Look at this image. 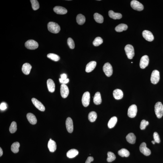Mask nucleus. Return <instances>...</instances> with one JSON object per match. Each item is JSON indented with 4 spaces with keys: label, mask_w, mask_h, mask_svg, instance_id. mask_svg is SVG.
I'll use <instances>...</instances> for the list:
<instances>
[{
    "label": "nucleus",
    "mask_w": 163,
    "mask_h": 163,
    "mask_svg": "<svg viewBox=\"0 0 163 163\" xmlns=\"http://www.w3.org/2000/svg\"><path fill=\"white\" fill-rule=\"evenodd\" d=\"M48 58L51 59L54 61H57L60 59V57L55 54L50 53L48 54L47 56Z\"/></svg>",
    "instance_id": "obj_34"
},
{
    "label": "nucleus",
    "mask_w": 163,
    "mask_h": 163,
    "mask_svg": "<svg viewBox=\"0 0 163 163\" xmlns=\"http://www.w3.org/2000/svg\"><path fill=\"white\" fill-rule=\"evenodd\" d=\"M94 19L97 23H102L103 22L104 18L102 15L99 13H96L94 15Z\"/></svg>",
    "instance_id": "obj_33"
},
{
    "label": "nucleus",
    "mask_w": 163,
    "mask_h": 163,
    "mask_svg": "<svg viewBox=\"0 0 163 163\" xmlns=\"http://www.w3.org/2000/svg\"><path fill=\"white\" fill-rule=\"evenodd\" d=\"M97 113L95 111H91L88 114V119L90 122H94L97 119Z\"/></svg>",
    "instance_id": "obj_32"
},
{
    "label": "nucleus",
    "mask_w": 163,
    "mask_h": 163,
    "mask_svg": "<svg viewBox=\"0 0 163 163\" xmlns=\"http://www.w3.org/2000/svg\"><path fill=\"white\" fill-rule=\"evenodd\" d=\"M94 160V158L91 156L88 157L85 163H91V162Z\"/></svg>",
    "instance_id": "obj_43"
},
{
    "label": "nucleus",
    "mask_w": 163,
    "mask_h": 163,
    "mask_svg": "<svg viewBox=\"0 0 163 163\" xmlns=\"http://www.w3.org/2000/svg\"><path fill=\"white\" fill-rule=\"evenodd\" d=\"M53 10L54 11L58 14L64 15L67 12L66 8L60 6H56L54 8Z\"/></svg>",
    "instance_id": "obj_16"
},
{
    "label": "nucleus",
    "mask_w": 163,
    "mask_h": 163,
    "mask_svg": "<svg viewBox=\"0 0 163 163\" xmlns=\"http://www.w3.org/2000/svg\"><path fill=\"white\" fill-rule=\"evenodd\" d=\"M97 65V62L95 61H91L89 62L86 65V71L87 73L91 72L95 68Z\"/></svg>",
    "instance_id": "obj_19"
},
{
    "label": "nucleus",
    "mask_w": 163,
    "mask_h": 163,
    "mask_svg": "<svg viewBox=\"0 0 163 163\" xmlns=\"http://www.w3.org/2000/svg\"><path fill=\"white\" fill-rule=\"evenodd\" d=\"M126 139L129 143L133 144L135 143L136 137L134 133H130L127 136Z\"/></svg>",
    "instance_id": "obj_24"
},
{
    "label": "nucleus",
    "mask_w": 163,
    "mask_h": 163,
    "mask_svg": "<svg viewBox=\"0 0 163 163\" xmlns=\"http://www.w3.org/2000/svg\"><path fill=\"white\" fill-rule=\"evenodd\" d=\"M118 154L122 157H128L129 156L130 153L128 150L125 149H122L118 152Z\"/></svg>",
    "instance_id": "obj_29"
},
{
    "label": "nucleus",
    "mask_w": 163,
    "mask_h": 163,
    "mask_svg": "<svg viewBox=\"0 0 163 163\" xmlns=\"http://www.w3.org/2000/svg\"><path fill=\"white\" fill-rule=\"evenodd\" d=\"M67 44L70 48L71 49H74L75 48V43L72 38H69L68 39Z\"/></svg>",
    "instance_id": "obj_39"
},
{
    "label": "nucleus",
    "mask_w": 163,
    "mask_h": 163,
    "mask_svg": "<svg viewBox=\"0 0 163 163\" xmlns=\"http://www.w3.org/2000/svg\"><path fill=\"white\" fill-rule=\"evenodd\" d=\"M17 126L16 122H13L11 124L9 130L11 133H14L16 131Z\"/></svg>",
    "instance_id": "obj_38"
},
{
    "label": "nucleus",
    "mask_w": 163,
    "mask_h": 163,
    "mask_svg": "<svg viewBox=\"0 0 163 163\" xmlns=\"http://www.w3.org/2000/svg\"><path fill=\"white\" fill-rule=\"evenodd\" d=\"M153 137L154 141L155 142L157 143H159L160 142V139L158 133L156 132H155L153 133Z\"/></svg>",
    "instance_id": "obj_41"
},
{
    "label": "nucleus",
    "mask_w": 163,
    "mask_h": 163,
    "mask_svg": "<svg viewBox=\"0 0 163 163\" xmlns=\"http://www.w3.org/2000/svg\"><path fill=\"white\" fill-rule=\"evenodd\" d=\"M113 95L115 99L117 100H119L123 97V93L122 90L117 89L113 91Z\"/></svg>",
    "instance_id": "obj_20"
},
{
    "label": "nucleus",
    "mask_w": 163,
    "mask_h": 163,
    "mask_svg": "<svg viewBox=\"0 0 163 163\" xmlns=\"http://www.w3.org/2000/svg\"><path fill=\"white\" fill-rule=\"evenodd\" d=\"M149 61V60L148 56L144 55L141 57L139 63V66L141 69H144L148 66Z\"/></svg>",
    "instance_id": "obj_12"
},
{
    "label": "nucleus",
    "mask_w": 163,
    "mask_h": 163,
    "mask_svg": "<svg viewBox=\"0 0 163 163\" xmlns=\"http://www.w3.org/2000/svg\"><path fill=\"white\" fill-rule=\"evenodd\" d=\"M31 2L32 5V7L34 10H38L39 8V4L37 0H31Z\"/></svg>",
    "instance_id": "obj_36"
},
{
    "label": "nucleus",
    "mask_w": 163,
    "mask_h": 163,
    "mask_svg": "<svg viewBox=\"0 0 163 163\" xmlns=\"http://www.w3.org/2000/svg\"><path fill=\"white\" fill-rule=\"evenodd\" d=\"M128 28V26L126 24H121L116 26L115 28V30L118 32H121L123 31L127 30Z\"/></svg>",
    "instance_id": "obj_30"
},
{
    "label": "nucleus",
    "mask_w": 163,
    "mask_h": 163,
    "mask_svg": "<svg viewBox=\"0 0 163 163\" xmlns=\"http://www.w3.org/2000/svg\"><path fill=\"white\" fill-rule=\"evenodd\" d=\"M94 102L96 105H100L102 102V99L100 93L99 92H96L94 97Z\"/></svg>",
    "instance_id": "obj_25"
},
{
    "label": "nucleus",
    "mask_w": 163,
    "mask_h": 163,
    "mask_svg": "<svg viewBox=\"0 0 163 163\" xmlns=\"http://www.w3.org/2000/svg\"><path fill=\"white\" fill-rule=\"evenodd\" d=\"M103 69L107 77H110L112 75L113 71L112 66L109 63H107L104 65Z\"/></svg>",
    "instance_id": "obj_6"
},
{
    "label": "nucleus",
    "mask_w": 163,
    "mask_h": 163,
    "mask_svg": "<svg viewBox=\"0 0 163 163\" xmlns=\"http://www.w3.org/2000/svg\"><path fill=\"white\" fill-rule=\"evenodd\" d=\"M66 127L68 132L72 133L74 130L73 123L72 120L71 118L68 117L66 122Z\"/></svg>",
    "instance_id": "obj_14"
},
{
    "label": "nucleus",
    "mask_w": 163,
    "mask_h": 163,
    "mask_svg": "<svg viewBox=\"0 0 163 163\" xmlns=\"http://www.w3.org/2000/svg\"><path fill=\"white\" fill-rule=\"evenodd\" d=\"M149 124L148 121H146L145 120H143L141 122L140 128L142 130L145 129L146 127Z\"/></svg>",
    "instance_id": "obj_40"
},
{
    "label": "nucleus",
    "mask_w": 163,
    "mask_h": 163,
    "mask_svg": "<svg viewBox=\"0 0 163 163\" xmlns=\"http://www.w3.org/2000/svg\"><path fill=\"white\" fill-rule=\"evenodd\" d=\"M152 143H153V144H154L155 143V142L154 141H152Z\"/></svg>",
    "instance_id": "obj_47"
},
{
    "label": "nucleus",
    "mask_w": 163,
    "mask_h": 163,
    "mask_svg": "<svg viewBox=\"0 0 163 163\" xmlns=\"http://www.w3.org/2000/svg\"><path fill=\"white\" fill-rule=\"evenodd\" d=\"M48 146L49 151L51 152H54L56 150V144L55 141L52 140L51 139H50L48 142Z\"/></svg>",
    "instance_id": "obj_18"
},
{
    "label": "nucleus",
    "mask_w": 163,
    "mask_h": 163,
    "mask_svg": "<svg viewBox=\"0 0 163 163\" xmlns=\"http://www.w3.org/2000/svg\"><path fill=\"white\" fill-rule=\"evenodd\" d=\"M125 50L128 59H131L134 55V48L130 44H127L125 46Z\"/></svg>",
    "instance_id": "obj_3"
},
{
    "label": "nucleus",
    "mask_w": 163,
    "mask_h": 163,
    "mask_svg": "<svg viewBox=\"0 0 163 163\" xmlns=\"http://www.w3.org/2000/svg\"><path fill=\"white\" fill-rule=\"evenodd\" d=\"M131 7L134 10L138 11H141L144 9V6L139 2L133 0L130 3Z\"/></svg>",
    "instance_id": "obj_7"
},
{
    "label": "nucleus",
    "mask_w": 163,
    "mask_h": 163,
    "mask_svg": "<svg viewBox=\"0 0 163 163\" xmlns=\"http://www.w3.org/2000/svg\"><path fill=\"white\" fill-rule=\"evenodd\" d=\"M108 15L110 18L114 19H120L122 17V15L121 13H115L112 10H110L109 11Z\"/></svg>",
    "instance_id": "obj_23"
},
{
    "label": "nucleus",
    "mask_w": 163,
    "mask_h": 163,
    "mask_svg": "<svg viewBox=\"0 0 163 163\" xmlns=\"http://www.w3.org/2000/svg\"><path fill=\"white\" fill-rule=\"evenodd\" d=\"M47 85L50 92H54L55 90V84L53 81L50 79H48L47 81Z\"/></svg>",
    "instance_id": "obj_21"
},
{
    "label": "nucleus",
    "mask_w": 163,
    "mask_h": 163,
    "mask_svg": "<svg viewBox=\"0 0 163 163\" xmlns=\"http://www.w3.org/2000/svg\"><path fill=\"white\" fill-rule=\"evenodd\" d=\"M160 79L159 72L157 70H155L151 74L150 81L153 84H156L159 82Z\"/></svg>",
    "instance_id": "obj_5"
},
{
    "label": "nucleus",
    "mask_w": 163,
    "mask_h": 163,
    "mask_svg": "<svg viewBox=\"0 0 163 163\" xmlns=\"http://www.w3.org/2000/svg\"><path fill=\"white\" fill-rule=\"evenodd\" d=\"M7 108V104L5 102H3L0 105V109L2 110H5Z\"/></svg>",
    "instance_id": "obj_42"
},
{
    "label": "nucleus",
    "mask_w": 163,
    "mask_h": 163,
    "mask_svg": "<svg viewBox=\"0 0 163 163\" xmlns=\"http://www.w3.org/2000/svg\"><path fill=\"white\" fill-rule=\"evenodd\" d=\"M69 79H67L66 80H64L63 84H66L68 83L69 82Z\"/></svg>",
    "instance_id": "obj_45"
},
{
    "label": "nucleus",
    "mask_w": 163,
    "mask_h": 163,
    "mask_svg": "<svg viewBox=\"0 0 163 163\" xmlns=\"http://www.w3.org/2000/svg\"><path fill=\"white\" fill-rule=\"evenodd\" d=\"M155 111L156 117L160 119L163 115V105L160 102H157L155 105Z\"/></svg>",
    "instance_id": "obj_2"
},
{
    "label": "nucleus",
    "mask_w": 163,
    "mask_h": 163,
    "mask_svg": "<svg viewBox=\"0 0 163 163\" xmlns=\"http://www.w3.org/2000/svg\"><path fill=\"white\" fill-rule=\"evenodd\" d=\"M139 150L141 153L146 156H149L151 153V151L150 149L147 147L146 143L143 142L139 146Z\"/></svg>",
    "instance_id": "obj_10"
},
{
    "label": "nucleus",
    "mask_w": 163,
    "mask_h": 163,
    "mask_svg": "<svg viewBox=\"0 0 163 163\" xmlns=\"http://www.w3.org/2000/svg\"><path fill=\"white\" fill-rule=\"evenodd\" d=\"M142 35L144 38L149 41H152L154 39L153 34L150 31H144L142 32Z\"/></svg>",
    "instance_id": "obj_15"
},
{
    "label": "nucleus",
    "mask_w": 163,
    "mask_h": 163,
    "mask_svg": "<svg viewBox=\"0 0 163 163\" xmlns=\"http://www.w3.org/2000/svg\"><path fill=\"white\" fill-rule=\"evenodd\" d=\"M60 94L63 98H66L69 95V88L66 84H62L60 86Z\"/></svg>",
    "instance_id": "obj_11"
},
{
    "label": "nucleus",
    "mask_w": 163,
    "mask_h": 163,
    "mask_svg": "<svg viewBox=\"0 0 163 163\" xmlns=\"http://www.w3.org/2000/svg\"><path fill=\"white\" fill-rule=\"evenodd\" d=\"M32 101L33 105L39 110L42 111H45V107L39 101L35 98H33L32 99Z\"/></svg>",
    "instance_id": "obj_13"
},
{
    "label": "nucleus",
    "mask_w": 163,
    "mask_h": 163,
    "mask_svg": "<svg viewBox=\"0 0 163 163\" xmlns=\"http://www.w3.org/2000/svg\"><path fill=\"white\" fill-rule=\"evenodd\" d=\"M117 122V118L115 116L112 117L110 119L108 123V127L109 128H111L114 127Z\"/></svg>",
    "instance_id": "obj_28"
},
{
    "label": "nucleus",
    "mask_w": 163,
    "mask_h": 163,
    "mask_svg": "<svg viewBox=\"0 0 163 163\" xmlns=\"http://www.w3.org/2000/svg\"><path fill=\"white\" fill-rule=\"evenodd\" d=\"M90 101V94L89 92L86 91L83 94L82 97V101L83 106L87 107L89 105Z\"/></svg>",
    "instance_id": "obj_9"
},
{
    "label": "nucleus",
    "mask_w": 163,
    "mask_h": 163,
    "mask_svg": "<svg viewBox=\"0 0 163 163\" xmlns=\"http://www.w3.org/2000/svg\"><path fill=\"white\" fill-rule=\"evenodd\" d=\"M103 42V40L100 37H97L93 41V44L95 46H98L102 44Z\"/></svg>",
    "instance_id": "obj_37"
},
{
    "label": "nucleus",
    "mask_w": 163,
    "mask_h": 163,
    "mask_svg": "<svg viewBox=\"0 0 163 163\" xmlns=\"http://www.w3.org/2000/svg\"><path fill=\"white\" fill-rule=\"evenodd\" d=\"M79 152L75 149H72L68 151L66 153V156L69 158H73L78 155Z\"/></svg>",
    "instance_id": "obj_26"
},
{
    "label": "nucleus",
    "mask_w": 163,
    "mask_h": 163,
    "mask_svg": "<svg viewBox=\"0 0 163 163\" xmlns=\"http://www.w3.org/2000/svg\"><path fill=\"white\" fill-rule=\"evenodd\" d=\"M137 108L136 105H133L130 106L128 108V115L130 118H133L135 117L137 114Z\"/></svg>",
    "instance_id": "obj_8"
},
{
    "label": "nucleus",
    "mask_w": 163,
    "mask_h": 163,
    "mask_svg": "<svg viewBox=\"0 0 163 163\" xmlns=\"http://www.w3.org/2000/svg\"><path fill=\"white\" fill-rule=\"evenodd\" d=\"M32 66L29 63H26L23 65L22 67V71L25 75H27L30 74Z\"/></svg>",
    "instance_id": "obj_17"
},
{
    "label": "nucleus",
    "mask_w": 163,
    "mask_h": 163,
    "mask_svg": "<svg viewBox=\"0 0 163 163\" xmlns=\"http://www.w3.org/2000/svg\"><path fill=\"white\" fill-rule=\"evenodd\" d=\"M48 30L54 34L58 33L60 30V27L57 23L53 22H50L48 24Z\"/></svg>",
    "instance_id": "obj_1"
},
{
    "label": "nucleus",
    "mask_w": 163,
    "mask_h": 163,
    "mask_svg": "<svg viewBox=\"0 0 163 163\" xmlns=\"http://www.w3.org/2000/svg\"><path fill=\"white\" fill-rule=\"evenodd\" d=\"M60 78H61L62 80H66V79L67 78V75L66 74H61V75H60Z\"/></svg>",
    "instance_id": "obj_44"
},
{
    "label": "nucleus",
    "mask_w": 163,
    "mask_h": 163,
    "mask_svg": "<svg viewBox=\"0 0 163 163\" xmlns=\"http://www.w3.org/2000/svg\"><path fill=\"white\" fill-rule=\"evenodd\" d=\"M20 145L19 142H15L12 144L11 146V150L14 153H17L19 151Z\"/></svg>",
    "instance_id": "obj_31"
},
{
    "label": "nucleus",
    "mask_w": 163,
    "mask_h": 163,
    "mask_svg": "<svg viewBox=\"0 0 163 163\" xmlns=\"http://www.w3.org/2000/svg\"><path fill=\"white\" fill-rule=\"evenodd\" d=\"M3 154V151L2 150V149L1 148H0V156H2Z\"/></svg>",
    "instance_id": "obj_46"
},
{
    "label": "nucleus",
    "mask_w": 163,
    "mask_h": 163,
    "mask_svg": "<svg viewBox=\"0 0 163 163\" xmlns=\"http://www.w3.org/2000/svg\"><path fill=\"white\" fill-rule=\"evenodd\" d=\"M27 119L30 123L32 125H35L37 122V119L35 116L32 113H28L27 114Z\"/></svg>",
    "instance_id": "obj_22"
},
{
    "label": "nucleus",
    "mask_w": 163,
    "mask_h": 163,
    "mask_svg": "<svg viewBox=\"0 0 163 163\" xmlns=\"http://www.w3.org/2000/svg\"><path fill=\"white\" fill-rule=\"evenodd\" d=\"M25 46L27 49L30 50H35L38 48V44L35 40H29L25 43Z\"/></svg>",
    "instance_id": "obj_4"
},
{
    "label": "nucleus",
    "mask_w": 163,
    "mask_h": 163,
    "mask_svg": "<svg viewBox=\"0 0 163 163\" xmlns=\"http://www.w3.org/2000/svg\"><path fill=\"white\" fill-rule=\"evenodd\" d=\"M76 20L78 24L80 25H82L85 22L86 18L83 15L81 14H79L77 15Z\"/></svg>",
    "instance_id": "obj_27"
},
{
    "label": "nucleus",
    "mask_w": 163,
    "mask_h": 163,
    "mask_svg": "<svg viewBox=\"0 0 163 163\" xmlns=\"http://www.w3.org/2000/svg\"><path fill=\"white\" fill-rule=\"evenodd\" d=\"M108 157L107 160L108 162H111L116 159V156L114 153L111 152H108L107 153Z\"/></svg>",
    "instance_id": "obj_35"
}]
</instances>
